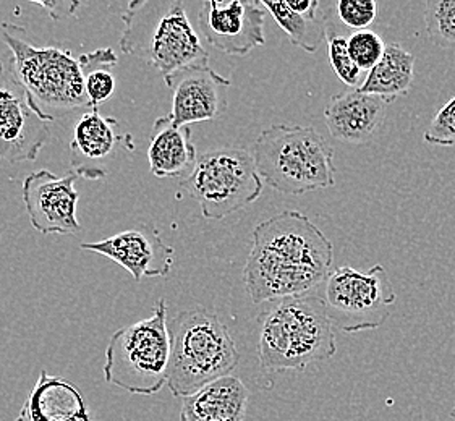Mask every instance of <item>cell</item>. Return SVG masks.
<instances>
[{
  "label": "cell",
  "instance_id": "1",
  "mask_svg": "<svg viewBox=\"0 0 455 421\" xmlns=\"http://www.w3.org/2000/svg\"><path fill=\"white\" fill-rule=\"evenodd\" d=\"M332 259V243L316 224L299 210H283L253 229L246 292L256 305L311 292L326 281Z\"/></svg>",
  "mask_w": 455,
  "mask_h": 421
},
{
  "label": "cell",
  "instance_id": "2",
  "mask_svg": "<svg viewBox=\"0 0 455 421\" xmlns=\"http://www.w3.org/2000/svg\"><path fill=\"white\" fill-rule=\"evenodd\" d=\"M313 292L266 302L258 316V358L266 371H303L336 355L334 324Z\"/></svg>",
  "mask_w": 455,
  "mask_h": 421
},
{
  "label": "cell",
  "instance_id": "3",
  "mask_svg": "<svg viewBox=\"0 0 455 421\" xmlns=\"http://www.w3.org/2000/svg\"><path fill=\"white\" fill-rule=\"evenodd\" d=\"M120 19L122 52L151 65L163 76L192 65H210L183 0H130Z\"/></svg>",
  "mask_w": 455,
  "mask_h": 421
},
{
  "label": "cell",
  "instance_id": "4",
  "mask_svg": "<svg viewBox=\"0 0 455 421\" xmlns=\"http://www.w3.org/2000/svg\"><path fill=\"white\" fill-rule=\"evenodd\" d=\"M0 33L12 52V72L43 119L54 122L76 110L92 109L80 57L60 47L33 46L23 28L7 21Z\"/></svg>",
  "mask_w": 455,
  "mask_h": 421
},
{
  "label": "cell",
  "instance_id": "5",
  "mask_svg": "<svg viewBox=\"0 0 455 421\" xmlns=\"http://www.w3.org/2000/svg\"><path fill=\"white\" fill-rule=\"evenodd\" d=\"M171 361L167 385L187 397L237 368L240 353L228 326L206 308L179 313L169 324Z\"/></svg>",
  "mask_w": 455,
  "mask_h": 421
},
{
  "label": "cell",
  "instance_id": "6",
  "mask_svg": "<svg viewBox=\"0 0 455 421\" xmlns=\"http://www.w3.org/2000/svg\"><path fill=\"white\" fill-rule=\"evenodd\" d=\"M251 155L264 184L283 195L299 196L334 185V149L313 127H267Z\"/></svg>",
  "mask_w": 455,
  "mask_h": 421
},
{
  "label": "cell",
  "instance_id": "7",
  "mask_svg": "<svg viewBox=\"0 0 455 421\" xmlns=\"http://www.w3.org/2000/svg\"><path fill=\"white\" fill-rule=\"evenodd\" d=\"M171 336L167 303L159 298L146 320L114 332L106 348L104 377L130 394L153 395L167 385Z\"/></svg>",
  "mask_w": 455,
  "mask_h": 421
},
{
  "label": "cell",
  "instance_id": "8",
  "mask_svg": "<svg viewBox=\"0 0 455 421\" xmlns=\"http://www.w3.org/2000/svg\"><path fill=\"white\" fill-rule=\"evenodd\" d=\"M264 182L255 157L242 147H222L198 156L180 188L200 204L204 219L220 220L255 203Z\"/></svg>",
  "mask_w": 455,
  "mask_h": 421
},
{
  "label": "cell",
  "instance_id": "9",
  "mask_svg": "<svg viewBox=\"0 0 455 421\" xmlns=\"http://www.w3.org/2000/svg\"><path fill=\"white\" fill-rule=\"evenodd\" d=\"M319 297L331 322L347 334L381 328L397 300L381 265L368 271L337 267L323 282Z\"/></svg>",
  "mask_w": 455,
  "mask_h": 421
},
{
  "label": "cell",
  "instance_id": "10",
  "mask_svg": "<svg viewBox=\"0 0 455 421\" xmlns=\"http://www.w3.org/2000/svg\"><path fill=\"white\" fill-rule=\"evenodd\" d=\"M52 122L43 119L25 86L0 62V161L33 163L51 138Z\"/></svg>",
  "mask_w": 455,
  "mask_h": 421
},
{
  "label": "cell",
  "instance_id": "11",
  "mask_svg": "<svg viewBox=\"0 0 455 421\" xmlns=\"http://www.w3.org/2000/svg\"><path fill=\"white\" fill-rule=\"evenodd\" d=\"M133 153L135 143L114 117H104L100 107H92L75 122L68 145L73 172L86 180H104L109 165L119 153Z\"/></svg>",
  "mask_w": 455,
  "mask_h": 421
},
{
  "label": "cell",
  "instance_id": "12",
  "mask_svg": "<svg viewBox=\"0 0 455 421\" xmlns=\"http://www.w3.org/2000/svg\"><path fill=\"white\" fill-rule=\"evenodd\" d=\"M264 17L258 0H211L201 7L198 27L220 52L246 55L266 43Z\"/></svg>",
  "mask_w": 455,
  "mask_h": 421
},
{
  "label": "cell",
  "instance_id": "13",
  "mask_svg": "<svg viewBox=\"0 0 455 421\" xmlns=\"http://www.w3.org/2000/svg\"><path fill=\"white\" fill-rule=\"evenodd\" d=\"M78 174L57 177L51 171H36L23 180V203L31 226L41 234L75 235L82 230L76 219L80 195L75 190Z\"/></svg>",
  "mask_w": 455,
  "mask_h": 421
},
{
  "label": "cell",
  "instance_id": "14",
  "mask_svg": "<svg viewBox=\"0 0 455 421\" xmlns=\"http://www.w3.org/2000/svg\"><path fill=\"white\" fill-rule=\"evenodd\" d=\"M172 92L171 117L177 125L219 119L228 106L230 80L210 65H192L164 76Z\"/></svg>",
  "mask_w": 455,
  "mask_h": 421
},
{
  "label": "cell",
  "instance_id": "15",
  "mask_svg": "<svg viewBox=\"0 0 455 421\" xmlns=\"http://www.w3.org/2000/svg\"><path fill=\"white\" fill-rule=\"evenodd\" d=\"M80 248L109 258L127 269L137 282L143 277H165L172 269L173 248L165 245L159 232L146 224L100 242L82 243Z\"/></svg>",
  "mask_w": 455,
  "mask_h": 421
},
{
  "label": "cell",
  "instance_id": "16",
  "mask_svg": "<svg viewBox=\"0 0 455 421\" xmlns=\"http://www.w3.org/2000/svg\"><path fill=\"white\" fill-rule=\"evenodd\" d=\"M389 104L381 96L360 90L332 96L324 109L329 133L352 145L368 143L383 127Z\"/></svg>",
  "mask_w": 455,
  "mask_h": 421
},
{
  "label": "cell",
  "instance_id": "17",
  "mask_svg": "<svg viewBox=\"0 0 455 421\" xmlns=\"http://www.w3.org/2000/svg\"><path fill=\"white\" fill-rule=\"evenodd\" d=\"M151 174L157 179H179L192 174L198 161L190 125H177L171 115L156 120L148 147Z\"/></svg>",
  "mask_w": 455,
  "mask_h": 421
},
{
  "label": "cell",
  "instance_id": "18",
  "mask_svg": "<svg viewBox=\"0 0 455 421\" xmlns=\"http://www.w3.org/2000/svg\"><path fill=\"white\" fill-rule=\"evenodd\" d=\"M15 421H94L76 385L41 371Z\"/></svg>",
  "mask_w": 455,
  "mask_h": 421
},
{
  "label": "cell",
  "instance_id": "19",
  "mask_svg": "<svg viewBox=\"0 0 455 421\" xmlns=\"http://www.w3.org/2000/svg\"><path fill=\"white\" fill-rule=\"evenodd\" d=\"M250 391L237 376H222L183 397L180 421H245Z\"/></svg>",
  "mask_w": 455,
  "mask_h": 421
},
{
  "label": "cell",
  "instance_id": "20",
  "mask_svg": "<svg viewBox=\"0 0 455 421\" xmlns=\"http://www.w3.org/2000/svg\"><path fill=\"white\" fill-rule=\"evenodd\" d=\"M413 70L415 55L410 54L399 43H391L386 46L381 60L368 72L358 90L392 102L409 92L413 83Z\"/></svg>",
  "mask_w": 455,
  "mask_h": 421
},
{
  "label": "cell",
  "instance_id": "21",
  "mask_svg": "<svg viewBox=\"0 0 455 421\" xmlns=\"http://www.w3.org/2000/svg\"><path fill=\"white\" fill-rule=\"evenodd\" d=\"M258 4L267 10L277 25L283 28L293 46L313 54L326 37L328 19L307 20L293 13L285 0H258Z\"/></svg>",
  "mask_w": 455,
  "mask_h": 421
},
{
  "label": "cell",
  "instance_id": "22",
  "mask_svg": "<svg viewBox=\"0 0 455 421\" xmlns=\"http://www.w3.org/2000/svg\"><path fill=\"white\" fill-rule=\"evenodd\" d=\"M83 74H84V88L92 107H100V104L109 99L116 92V76L112 74L114 67L119 62L114 49L102 47L92 52L80 55Z\"/></svg>",
  "mask_w": 455,
  "mask_h": 421
},
{
  "label": "cell",
  "instance_id": "23",
  "mask_svg": "<svg viewBox=\"0 0 455 421\" xmlns=\"http://www.w3.org/2000/svg\"><path fill=\"white\" fill-rule=\"evenodd\" d=\"M425 25L433 44L455 52V0H427Z\"/></svg>",
  "mask_w": 455,
  "mask_h": 421
},
{
  "label": "cell",
  "instance_id": "24",
  "mask_svg": "<svg viewBox=\"0 0 455 421\" xmlns=\"http://www.w3.org/2000/svg\"><path fill=\"white\" fill-rule=\"evenodd\" d=\"M326 37H328L329 62L339 76V80L346 83L347 86H358L360 75L363 70L355 64V60L350 55L348 36L326 28Z\"/></svg>",
  "mask_w": 455,
  "mask_h": 421
},
{
  "label": "cell",
  "instance_id": "25",
  "mask_svg": "<svg viewBox=\"0 0 455 421\" xmlns=\"http://www.w3.org/2000/svg\"><path fill=\"white\" fill-rule=\"evenodd\" d=\"M348 51L355 64L370 72L378 64L386 51L383 37L370 29H358L348 36Z\"/></svg>",
  "mask_w": 455,
  "mask_h": 421
},
{
  "label": "cell",
  "instance_id": "26",
  "mask_svg": "<svg viewBox=\"0 0 455 421\" xmlns=\"http://www.w3.org/2000/svg\"><path fill=\"white\" fill-rule=\"evenodd\" d=\"M337 15L347 28L368 29L378 17L376 0H337Z\"/></svg>",
  "mask_w": 455,
  "mask_h": 421
},
{
  "label": "cell",
  "instance_id": "27",
  "mask_svg": "<svg viewBox=\"0 0 455 421\" xmlns=\"http://www.w3.org/2000/svg\"><path fill=\"white\" fill-rule=\"evenodd\" d=\"M423 138L429 145L455 147V96L431 120Z\"/></svg>",
  "mask_w": 455,
  "mask_h": 421
},
{
  "label": "cell",
  "instance_id": "28",
  "mask_svg": "<svg viewBox=\"0 0 455 421\" xmlns=\"http://www.w3.org/2000/svg\"><path fill=\"white\" fill-rule=\"evenodd\" d=\"M27 2L41 5L54 21L72 19L82 5V0H27Z\"/></svg>",
  "mask_w": 455,
  "mask_h": 421
},
{
  "label": "cell",
  "instance_id": "29",
  "mask_svg": "<svg viewBox=\"0 0 455 421\" xmlns=\"http://www.w3.org/2000/svg\"><path fill=\"white\" fill-rule=\"evenodd\" d=\"M293 13L307 20L328 19L319 9V0H285Z\"/></svg>",
  "mask_w": 455,
  "mask_h": 421
},
{
  "label": "cell",
  "instance_id": "30",
  "mask_svg": "<svg viewBox=\"0 0 455 421\" xmlns=\"http://www.w3.org/2000/svg\"><path fill=\"white\" fill-rule=\"evenodd\" d=\"M451 418L455 421V407L451 410Z\"/></svg>",
  "mask_w": 455,
  "mask_h": 421
},
{
  "label": "cell",
  "instance_id": "31",
  "mask_svg": "<svg viewBox=\"0 0 455 421\" xmlns=\"http://www.w3.org/2000/svg\"><path fill=\"white\" fill-rule=\"evenodd\" d=\"M204 2H211V0H204Z\"/></svg>",
  "mask_w": 455,
  "mask_h": 421
}]
</instances>
